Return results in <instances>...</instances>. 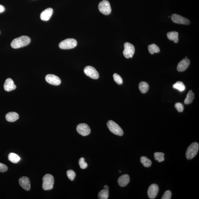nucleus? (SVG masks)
I'll list each match as a JSON object with an SVG mask.
<instances>
[{
    "instance_id": "obj_1",
    "label": "nucleus",
    "mask_w": 199,
    "mask_h": 199,
    "mask_svg": "<svg viewBox=\"0 0 199 199\" xmlns=\"http://www.w3.org/2000/svg\"><path fill=\"white\" fill-rule=\"evenodd\" d=\"M30 37L27 36H22L14 39L11 43L12 48L17 49L28 45L30 43Z\"/></svg>"
},
{
    "instance_id": "obj_2",
    "label": "nucleus",
    "mask_w": 199,
    "mask_h": 199,
    "mask_svg": "<svg viewBox=\"0 0 199 199\" xmlns=\"http://www.w3.org/2000/svg\"><path fill=\"white\" fill-rule=\"evenodd\" d=\"M54 179L50 174H47L43 178L42 188L44 190H52L53 188Z\"/></svg>"
},
{
    "instance_id": "obj_3",
    "label": "nucleus",
    "mask_w": 199,
    "mask_h": 199,
    "mask_svg": "<svg viewBox=\"0 0 199 199\" xmlns=\"http://www.w3.org/2000/svg\"><path fill=\"white\" fill-rule=\"evenodd\" d=\"M199 148V144L196 142H194L191 144L186 152V156L187 159H191L196 156L198 152Z\"/></svg>"
},
{
    "instance_id": "obj_4",
    "label": "nucleus",
    "mask_w": 199,
    "mask_h": 199,
    "mask_svg": "<svg viewBox=\"0 0 199 199\" xmlns=\"http://www.w3.org/2000/svg\"><path fill=\"white\" fill-rule=\"evenodd\" d=\"M107 126L110 131L114 134L119 136L123 135L124 132L121 128L114 121H108L107 123Z\"/></svg>"
},
{
    "instance_id": "obj_5",
    "label": "nucleus",
    "mask_w": 199,
    "mask_h": 199,
    "mask_svg": "<svg viewBox=\"0 0 199 199\" xmlns=\"http://www.w3.org/2000/svg\"><path fill=\"white\" fill-rule=\"evenodd\" d=\"M77 44V41L74 39L68 38L60 43L59 46L61 49L68 50L74 48Z\"/></svg>"
},
{
    "instance_id": "obj_6",
    "label": "nucleus",
    "mask_w": 199,
    "mask_h": 199,
    "mask_svg": "<svg viewBox=\"0 0 199 199\" xmlns=\"http://www.w3.org/2000/svg\"><path fill=\"white\" fill-rule=\"evenodd\" d=\"M99 10L104 15H108L111 13V9L109 2L107 0H103L98 5Z\"/></svg>"
},
{
    "instance_id": "obj_7",
    "label": "nucleus",
    "mask_w": 199,
    "mask_h": 199,
    "mask_svg": "<svg viewBox=\"0 0 199 199\" xmlns=\"http://www.w3.org/2000/svg\"><path fill=\"white\" fill-rule=\"evenodd\" d=\"M124 50L123 52L124 56L126 58L133 57L135 52L134 46L130 43L126 42L124 44Z\"/></svg>"
},
{
    "instance_id": "obj_8",
    "label": "nucleus",
    "mask_w": 199,
    "mask_h": 199,
    "mask_svg": "<svg viewBox=\"0 0 199 199\" xmlns=\"http://www.w3.org/2000/svg\"><path fill=\"white\" fill-rule=\"evenodd\" d=\"M76 130L79 134L83 136L88 135L91 132V129L86 124H79L76 127Z\"/></svg>"
},
{
    "instance_id": "obj_9",
    "label": "nucleus",
    "mask_w": 199,
    "mask_h": 199,
    "mask_svg": "<svg viewBox=\"0 0 199 199\" xmlns=\"http://www.w3.org/2000/svg\"><path fill=\"white\" fill-rule=\"evenodd\" d=\"M171 19L174 23L179 24L189 25L190 23V21L188 19L176 14L172 15Z\"/></svg>"
},
{
    "instance_id": "obj_10",
    "label": "nucleus",
    "mask_w": 199,
    "mask_h": 199,
    "mask_svg": "<svg viewBox=\"0 0 199 199\" xmlns=\"http://www.w3.org/2000/svg\"><path fill=\"white\" fill-rule=\"evenodd\" d=\"M84 71L85 74L87 76L91 78L97 79L99 78L98 72L96 70L95 68L91 66H87L85 68Z\"/></svg>"
},
{
    "instance_id": "obj_11",
    "label": "nucleus",
    "mask_w": 199,
    "mask_h": 199,
    "mask_svg": "<svg viewBox=\"0 0 199 199\" xmlns=\"http://www.w3.org/2000/svg\"><path fill=\"white\" fill-rule=\"evenodd\" d=\"M45 80L47 83L53 85H59L61 83L60 79L57 76L53 74H48L45 76Z\"/></svg>"
},
{
    "instance_id": "obj_12",
    "label": "nucleus",
    "mask_w": 199,
    "mask_h": 199,
    "mask_svg": "<svg viewBox=\"0 0 199 199\" xmlns=\"http://www.w3.org/2000/svg\"><path fill=\"white\" fill-rule=\"evenodd\" d=\"M159 192V187L158 185L152 184L149 187L147 191V195L151 199H154L156 197Z\"/></svg>"
},
{
    "instance_id": "obj_13",
    "label": "nucleus",
    "mask_w": 199,
    "mask_h": 199,
    "mask_svg": "<svg viewBox=\"0 0 199 199\" xmlns=\"http://www.w3.org/2000/svg\"><path fill=\"white\" fill-rule=\"evenodd\" d=\"M19 183L24 190H30L31 188L30 182L28 177L26 176L22 177L19 179Z\"/></svg>"
},
{
    "instance_id": "obj_14",
    "label": "nucleus",
    "mask_w": 199,
    "mask_h": 199,
    "mask_svg": "<svg viewBox=\"0 0 199 199\" xmlns=\"http://www.w3.org/2000/svg\"><path fill=\"white\" fill-rule=\"evenodd\" d=\"M190 64V60L187 58L182 60L178 64L177 66V71L179 72L184 71L188 68Z\"/></svg>"
},
{
    "instance_id": "obj_15",
    "label": "nucleus",
    "mask_w": 199,
    "mask_h": 199,
    "mask_svg": "<svg viewBox=\"0 0 199 199\" xmlns=\"http://www.w3.org/2000/svg\"><path fill=\"white\" fill-rule=\"evenodd\" d=\"M16 88L13 80L11 78H8L5 80L4 84V89L7 91H12Z\"/></svg>"
},
{
    "instance_id": "obj_16",
    "label": "nucleus",
    "mask_w": 199,
    "mask_h": 199,
    "mask_svg": "<svg viewBox=\"0 0 199 199\" xmlns=\"http://www.w3.org/2000/svg\"><path fill=\"white\" fill-rule=\"evenodd\" d=\"M53 12V10L51 8H48L43 11L40 15V18L42 20L47 21L49 20Z\"/></svg>"
},
{
    "instance_id": "obj_17",
    "label": "nucleus",
    "mask_w": 199,
    "mask_h": 199,
    "mask_svg": "<svg viewBox=\"0 0 199 199\" xmlns=\"http://www.w3.org/2000/svg\"><path fill=\"white\" fill-rule=\"evenodd\" d=\"M130 182V178L129 175H122L118 179V183L119 186L121 187L126 186Z\"/></svg>"
},
{
    "instance_id": "obj_18",
    "label": "nucleus",
    "mask_w": 199,
    "mask_h": 199,
    "mask_svg": "<svg viewBox=\"0 0 199 199\" xmlns=\"http://www.w3.org/2000/svg\"><path fill=\"white\" fill-rule=\"evenodd\" d=\"M6 119L8 122H13L17 120L19 118V115L15 112H8L6 115Z\"/></svg>"
},
{
    "instance_id": "obj_19",
    "label": "nucleus",
    "mask_w": 199,
    "mask_h": 199,
    "mask_svg": "<svg viewBox=\"0 0 199 199\" xmlns=\"http://www.w3.org/2000/svg\"><path fill=\"white\" fill-rule=\"evenodd\" d=\"M167 37L169 40L177 43L179 41V33L176 31H171L167 33Z\"/></svg>"
},
{
    "instance_id": "obj_20",
    "label": "nucleus",
    "mask_w": 199,
    "mask_h": 199,
    "mask_svg": "<svg viewBox=\"0 0 199 199\" xmlns=\"http://www.w3.org/2000/svg\"><path fill=\"white\" fill-rule=\"evenodd\" d=\"M195 94L192 90H190L186 95V97L184 101V103L189 104L191 103L194 98Z\"/></svg>"
},
{
    "instance_id": "obj_21",
    "label": "nucleus",
    "mask_w": 199,
    "mask_h": 199,
    "mask_svg": "<svg viewBox=\"0 0 199 199\" xmlns=\"http://www.w3.org/2000/svg\"><path fill=\"white\" fill-rule=\"evenodd\" d=\"M8 158L9 161L14 163H17L20 160V157L17 154L13 153L9 154Z\"/></svg>"
},
{
    "instance_id": "obj_22",
    "label": "nucleus",
    "mask_w": 199,
    "mask_h": 199,
    "mask_svg": "<svg viewBox=\"0 0 199 199\" xmlns=\"http://www.w3.org/2000/svg\"><path fill=\"white\" fill-rule=\"evenodd\" d=\"M139 88L140 92L144 94L147 93L149 89V85L147 82H141L139 85Z\"/></svg>"
},
{
    "instance_id": "obj_23",
    "label": "nucleus",
    "mask_w": 199,
    "mask_h": 199,
    "mask_svg": "<svg viewBox=\"0 0 199 199\" xmlns=\"http://www.w3.org/2000/svg\"><path fill=\"white\" fill-rule=\"evenodd\" d=\"M148 49L149 52L151 54H154V53H159L160 51L159 47L154 44L149 45Z\"/></svg>"
},
{
    "instance_id": "obj_24",
    "label": "nucleus",
    "mask_w": 199,
    "mask_h": 199,
    "mask_svg": "<svg viewBox=\"0 0 199 199\" xmlns=\"http://www.w3.org/2000/svg\"><path fill=\"white\" fill-rule=\"evenodd\" d=\"M140 162L146 168H149L152 165V161L146 156H142L140 158Z\"/></svg>"
},
{
    "instance_id": "obj_25",
    "label": "nucleus",
    "mask_w": 199,
    "mask_h": 199,
    "mask_svg": "<svg viewBox=\"0 0 199 199\" xmlns=\"http://www.w3.org/2000/svg\"><path fill=\"white\" fill-rule=\"evenodd\" d=\"M173 88L176 89L179 91H184L186 89V87L184 84L182 82L178 81L176 83L173 84Z\"/></svg>"
},
{
    "instance_id": "obj_26",
    "label": "nucleus",
    "mask_w": 199,
    "mask_h": 199,
    "mask_svg": "<svg viewBox=\"0 0 199 199\" xmlns=\"http://www.w3.org/2000/svg\"><path fill=\"white\" fill-rule=\"evenodd\" d=\"M108 196L109 191L104 189L101 190L98 194V198L100 199H108Z\"/></svg>"
},
{
    "instance_id": "obj_27",
    "label": "nucleus",
    "mask_w": 199,
    "mask_h": 199,
    "mask_svg": "<svg viewBox=\"0 0 199 199\" xmlns=\"http://www.w3.org/2000/svg\"><path fill=\"white\" fill-rule=\"evenodd\" d=\"M164 156L165 154L163 153L155 152L154 154V159L159 162H162L164 161Z\"/></svg>"
},
{
    "instance_id": "obj_28",
    "label": "nucleus",
    "mask_w": 199,
    "mask_h": 199,
    "mask_svg": "<svg viewBox=\"0 0 199 199\" xmlns=\"http://www.w3.org/2000/svg\"><path fill=\"white\" fill-rule=\"evenodd\" d=\"M67 176L71 181H73L76 177V174L74 171L72 170H69L67 171Z\"/></svg>"
},
{
    "instance_id": "obj_29",
    "label": "nucleus",
    "mask_w": 199,
    "mask_h": 199,
    "mask_svg": "<svg viewBox=\"0 0 199 199\" xmlns=\"http://www.w3.org/2000/svg\"><path fill=\"white\" fill-rule=\"evenodd\" d=\"M113 78L114 80L119 84H121L123 83L121 77L117 73H115L113 75Z\"/></svg>"
},
{
    "instance_id": "obj_30",
    "label": "nucleus",
    "mask_w": 199,
    "mask_h": 199,
    "mask_svg": "<svg viewBox=\"0 0 199 199\" xmlns=\"http://www.w3.org/2000/svg\"><path fill=\"white\" fill-rule=\"evenodd\" d=\"M79 164L81 169H85L87 168V164L85 162L84 158H82L80 159L79 161Z\"/></svg>"
},
{
    "instance_id": "obj_31",
    "label": "nucleus",
    "mask_w": 199,
    "mask_h": 199,
    "mask_svg": "<svg viewBox=\"0 0 199 199\" xmlns=\"http://www.w3.org/2000/svg\"><path fill=\"white\" fill-rule=\"evenodd\" d=\"M175 108L177 110L178 112H182L184 110L183 104L180 103H177L175 105Z\"/></svg>"
},
{
    "instance_id": "obj_32",
    "label": "nucleus",
    "mask_w": 199,
    "mask_h": 199,
    "mask_svg": "<svg viewBox=\"0 0 199 199\" xmlns=\"http://www.w3.org/2000/svg\"><path fill=\"white\" fill-rule=\"evenodd\" d=\"M172 197V193L170 191L168 190L165 192L163 196H162V199H170Z\"/></svg>"
},
{
    "instance_id": "obj_33",
    "label": "nucleus",
    "mask_w": 199,
    "mask_h": 199,
    "mask_svg": "<svg viewBox=\"0 0 199 199\" xmlns=\"http://www.w3.org/2000/svg\"><path fill=\"white\" fill-rule=\"evenodd\" d=\"M8 170V167L6 165L0 163V172H6Z\"/></svg>"
},
{
    "instance_id": "obj_34",
    "label": "nucleus",
    "mask_w": 199,
    "mask_h": 199,
    "mask_svg": "<svg viewBox=\"0 0 199 199\" xmlns=\"http://www.w3.org/2000/svg\"><path fill=\"white\" fill-rule=\"evenodd\" d=\"M5 8L2 5H0V13H2L5 11Z\"/></svg>"
},
{
    "instance_id": "obj_35",
    "label": "nucleus",
    "mask_w": 199,
    "mask_h": 199,
    "mask_svg": "<svg viewBox=\"0 0 199 199\" xmlns=\"http://www.w3.org/2000/svg\"><path fill=\"white\" fill-rule=\"evenodd\" d=\"M104 189L105 190H108V189H109V187H108L107 185H105V186H104Z\"/></svg>"
},
{
    "instance_id": "obj_36",
    "label": "nucleus",
    "mask_w": 199,
    "mask_h": 199,
    "mask_svg": "<svg viewBox=\"0 0 199 199\" xmlns=\"http://www.w3.org/2000/svg\"><path fill=\"white\" fill-rule=\"evenodd\" d=\"M119 171V172H121V171Z\"/></svg>"
}]
</instances>
